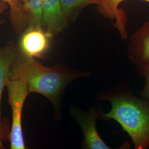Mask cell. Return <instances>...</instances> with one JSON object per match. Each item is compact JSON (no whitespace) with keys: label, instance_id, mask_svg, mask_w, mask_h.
Masks as SVG:
<instances>
[{"label":"cell","instance_id":"5b68a950","mask_svg":"<svg viewBox=\"0 0 149 149\" xmlns=\"http://www.w3.org/2000/svg\"><path fill=\"white\" fill-rule=\"evenodd\" d=\"M53 37L42 27H31L22 33L18 45L22 52L27 56L44 58Z\"/></svg>","mask_w":149,"mask_h":149},{"label":"cell","instance_id":"277c9868","mask_svg":"<svg viewBox=\"0 0 149 149\" xmlns=\"http://www.w3.org/2000/svg\"><path fill=\"white\" fill-rule=\"evenodd\" d=\"M10 21L15 32L22 34L31 27H43V0H17L10 8Z\"/></svg>","mask_w":149,"mask_h":149},{"label":"cell","instance_id":"8fae6325","mask_svg":"<svg viewBox=\"0 0 149 149\" xmlns=\"http://www.w3.org/2000/svg\"><path fill=\"white\" fill-rule=\"evenodd\" d=\"M101 0H60L62 9L68 18L90 5H98Z\"/></svg>","mask_w":149,"mask_h":149},{"label":"cell","instance_id":"6da1fadb","mask_svg":"<svg viewBox=\"0 0 149 149\" xmlns=\"http://www.w3.org/2000/svg\"><path fill=\"white\" fill-rule=\"evenodd\" d=\"M19 48V47H18ZM88 72L73 71L61 65L47 67L19 50L12 70L11 80L26 82L29 93H37L47 97L55 106L66 86L72 81Z\"/></svg>","mask_w":149,"mask_h":149},{"label":"cell","instance_id":"52a82bcc","mask_svg":"<svg viewBox=\"0 0 149 149\" xmlns=\"http://www.w3.org/2000/svg\"><path fill=\"white\" fill-rule=\"evenodd\" d=\"M127 54L130 61L135 65L149 63V19L132 35Z\"/></svg>","mask_w":149,"mask_h":149},{"label":"cell","instance_id":"9c48e42d","mask_svg":"<svg viewBox=\"0 0 149 149\" xmlns=\"http://www.w3.org/2000/svg\"><path fill=\"white\" fill-rule=\"evenodd\" d=\"M18 50V44L12 42L0 48V128L2 129H8V123L1 117L2 97L7 81L11 80L12 70Z\"/></svg>","mask_w":149,"mask_h":149},{"label":"cell","instance_id":"7c38bea8","mask_svg":"<svg viewBox=\"0 0 149 149\" xmlns=\"http://www.w3.org/2000/svg\"><path fill=\"white\" fill-rule=\"evenodd\" d=\"M135 66L138 73L145 81L144 87L140 91V96L149 101V63Z\"/></svg>","mask_w":149,"mask_h":149},{"label":"cell","instance_id":"9a60e30c","mask_svg":"<svg viewBox=\"0 0 149 149\" xmlns=\"http://www.w3.org/2000/svg\"><path fill=\"white\" fill-rule=\"evenodd\" d=\"M0 1L5 2L10 7V8H11L15 5L17 0H0Z\"/></svg>","mask_w":149,"mask_h":149},{"label":"cell","instance_id":"ba28073f","mask_svg":"<svg viewBox=\"0 0 149 149\" xmlns=\"http://www.w3.org/2000/svg\"><path fill=\"white\" fill-rule=\"evenodd\" d=\"M43 21L44 28L53 37L67 27L68 18L60 0H43Z\"/></svg>","mask_w":149,"mask_h":149},{"label":"cell","instance_id":"3957f363","mask_svg":"<svg viewBox=\"0 0 149 149\" xmlns=\"http://www.w3.org/2000/svg\"><path fill=\"white\" fill-rule=\"evenodd\" d=\"M8 101L11 106L12 122L8 138L11 149H25L22 127V113L29 92L27 84L22 80H8L6 86Z\"/></svg>","mask_w":149,"mask_h":149},{"label":"cell","instance_id":"5bb4252c","mask_svg":"<svg viewBox=\"0 0 149 149\" xmlns=\"http://www.w3.org/2000/svg\"><path fill=\"white\" fill-rule=\"evenodd\" d=\"M8 7V6L6 3L5 2L0 1V16L3 13V12ZM1 23H2V21L0 20V24Z\"/></svg>","mask_w":149,"mask_h":149},{"label":"cell","instance_id":"30bf717a","mask_svg":"<svg viewBox=\"0 0 149 149\" xmlns=\"http://www.w3.org/2000/svg\"><path fill=\"white\" fill-rule=\"evenodd\" d=\"M127 0H101L97 5L100 13L107 18L116 19L114 26L117 29L121 38L124 40L128 39V32L126 30L127 16L122 10L119 9L120 4ZM149 2V0H141Z\"/></svg>","mask_w":149,"mask_h":149},{"label":"cell","instance_id":"7a4b0ae2","mask_svg":"<svg viewBox=\"0 0 149 149\" xmlns=\"http://www.w3.org/2000/svg\"><path fill=\"white\" fill-rule=\"evenodd\" d=\"M101 99L111 104L109 112L101 113L102 118L117 122L130 136L135 149H148L149 100L135 96L131 91L118 89L103 94Z\"/></svg>","mask_w":149,"mask_h":149},{"label":"cell","instance_id":"8992f818","mask_svg":"<svg viewBox=\"0 0 149 149\" xmlns=\"http://www.w3.org/2000/svg\"><path fill=\"white\" fill-rule=\"evenodd\" d=\"M72 115L80 124L84 134L83 146L87 149H111L102 139L98 133L96 122L98 114L96 111L91 108L87 112L74 109Z\"/></svg>","mask_w":149,"mask_h":149},{"label":"cell","instance_id":"4fadbf2b","mask_svg":"<svg viewBox=\"0 0 149 149\" xmlns=\"http://www.w3.org/2000/svg\"><path fill=\"white\" fill-rule=\"evenodd\" d=\"M8 129L0 128V149H4L3 141L7 138V134H8Z\"/></svg>","mask_w":149,"mask_h":149}]
</instances>
